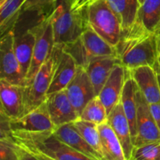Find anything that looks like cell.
Returning <instances> with one entry per match:
<instances>
[{
    "label": "cell",
    "mask_w": 160,
    "mask_h": 160,
    "mask_svg": "<svg viewBox=\"0 0 160 160\" xmlns=\"http://www.w3.org/2000/svg\"><path fill=\"white\" fill-rule=\"evenodd\" d=\"M115 48L117 57L127 70H131L142 66L155 67L156 34L148 31L137 20L131 28L122 32Z\"/></svg>",
    "instance_id": "6da1fadb"
},
{
    "label": "cell",
    "mask_w": 160,
    "mask_h": 160,
    "mask_svg": "<svg viewBox=\"0 0 160 160\" xmlns=\"http://www.w3.org/2000/svg\"><path fill=\"white\" fill-rule=\"evenodd\" d=\"M88 0H57L50 14L55 44L73 42L88 28Z\"/></svg>",
    "instance_id": "7a4b0ae2"
},
{
    "label": "cell",
    "mask_w": 160,
    "mask_h": 160,
    "mask_svg": "<svg viewBox=\"0 0 160 160\" xmlns=\"http://www.w3.org/2000/svg\"><path fill=\"white\" fill-rule=\"evenodd\" d=\"M14 142L27 150L37 151L55 160H96L61 142L53 132L12 133Z\"/></svg>",
    "instance_id": "3957f363"
},
{
    "label": "cell",
    "mask_w": 160,
    "mask_h": 160,
    "mask_svg": "<svg viewBox=\"0 0 160 160\" xmlns=\"http://www.w3.org/2000/svg\"><path fill=\"white\" fill-rule=\"evenodd\" d=\"M64 45L55 44L49 57L39 68L34 78L24 88L25 113L38 107L46 100L48 89L59 63Z\"/></svg>",
    "instance_id": "277c9868"
},
{
    "label": "cell",
    "mask_w": 160,
    "mask_h": 160,
    "mask_svg": "<svg viewBox=\"0 0 160 160\" xmlns=\"http://www.w3.org/2000/svg\"><path fill=\"white\" fill-rule=\"evenodd\" d=\"M63 50L70 55L78 67L86 69L96 57L117 56L115 47L98 35L90 26L78 38L64 45Z\"/></svg>",
    "instance_id": "5b68a950"
},
{
    "label": "cell",
    "mask_w": 160,
    "mask_h": 160,
    "mask_svg": "<svg viewBox=\"0 0 160 160\" xmlns=\"http://www.w3.org/2000/svg\"><path fill=\"white\" fill-rule=\"evenodd\" d=\"M87 21L106 42L114 47L117 45L122 34L121 25L106 0H92L88 3Z\"/></svg>",
    "instance_id": "8992f818"
},
{
    "label": "cell",
    "mask_w": 160,
    "mask_h": 160,
    "mask_svg": "<svg viewBox=\"0 0 160 160\" xmlns=\"http://www.w3.org/2000/svg\"><path fill=\"white\" fill-rule=\"evenodd\" d=\"M13 28L2 35L0 42V75L1 79L19 85L26 84V79L14 51Z\"/></svg>",
    "instance_id": "52a82bcc"
},
{
    "label": "cell",
    "mask_w": 160,
    "mask_h": 160,
    "mask_svg": "<svg viewBox=\"0 0 160 160\" xmlns=\"http://www.w3.org/2000/svg\"><path fill=\"white\" fill-rule=\"evenodd\" d=\"M34 28L36 33V40L32 61L25 85L31 81L42 64L48 59L55 45L54 33L50 15Z\"/></svg>",
    "instance_id": "ba28073f"
},
{
    "label": "cell",
    "mask_w": 160,
    "mask_h": 160,
    "mask_svg": "<svg viewBox=\"0 0 160 160\" xmlns=\"http://www.w3.org/2000/svg\"><path fill=\"white\" fill-rule=\"evenodd\" d=\"M137 135L134 147L160 142V131L150 110L149 104L138 88L137 90Z\"/></svg>",
    "instance_id": "9c48e42d"
},
{
    "label": "cell",
    "mask_w": 160,
    "mask_h": 160,
    "mask_svg": "<svg viewBox=\"0 0 160 160\" xmlns=\"http://www.w3.org/2000/svg\"><path fill=\"white\" fill-rule=\"evenodd\" d=\"M9 126L12 133L53 132L56 129L50 118L45 101L23 117L10 120Z\"/></svg>",
    "instance_id": "30bf717a"
},
{
    "label": "cell",
    "mask_w": 160,
    "mask_h": 160,
    "mask_svg": "<svg viewBox=\"0 0 160 160\" xmlns=\"http://www.w3.org/2000/svg\"><path fill=\"white\" fill-rule=\"evenodd\" d=\"M65 91L79 116L86 105L97 96L87 71L81 67H78L76 74Z\"/></svg>",
    "instance_id": "8fae6325"
},
{
    "label": "cell",
    "mask_w": 160,
    "mask_h": 160,
    "mask_svg": "<svg viewBox=\"0 0 160 160\" xmlns=\"http://www.w3.org/2000/svg\"><path fill=\"white\" fill-rule=\"evenodd\" d=\"M24 85L14 84L0 79V112L9 120H16L24 115Z\"/></svg>",
    "instance_id": "7c38bea8"
},
{
    "label": "cell",
    "mask_w": 160,
    "mask_h": 160,
    "mask_svg": "<svg viewBox=\"0 0 160 160\" xmlns=\"http://www.w3.org/2000/svg\"><path fill=\"white\" fill-rule=\"evenodd\" d=\"M46 104L48 113L55 128L73 123L79 115L69 99L65 90L48 95Z\"/></svg>",
    "instance_id": "4fadbf2b"
},
{
    "label": "cell",
    "mask_w": 160,
    "mask_h": 160,
    "mask_svg": "<svg viewBox=\"0 0 160 160\" xmlns=\"http://www.w3.org/2000/svg\"><path fill=\"white\" fill-rule=\"evenodd\" d=\"M127 73L128 70L121 63H117L98 94L108 114L120 102Z\"/></svg>",
    "instance_id": "5bb4252c"
},
{
    "label": "cell",
    "mask_w": 160,
    "mask_h": 160,
    "mask_svg": "<svg viewBox=\"0 0 160 160\" xmlns=\"http://www.w3.org/2000/svg\"><path fill=\"white\" fill-rule=\"evenodd\" d=\"M129 73L148 104L160 102L158 73L152 67L142 66L129 70Z\"/></svg>",
    "instance_id": "9a60e30c"
},
{
    "label": "cell",
    "mask_w": 160,
    "mask_h": 160,
    "mask_svg": "<svg viewBox=\"0 0 160 160\" xmlns=\"http://www.w3.org/2000/svg\"><path fill=\"white\" fill-rule=\"evenodd\" d=\"M108 123L121 143L126 159L130 160L134 148V145L131 138L129 122L123 112V106L120 102L109 113Z\"/></svg>",
    "instance_id": "2e32d148"
},
{
    "label": "cell",
    "mask_w": 160,
    "mask_h": 160,
    "mask_svg": "<svg viewBox=\"0 0 160 160\" xmlns=\"http://www.w3.org/2000/svg\"><path fill=\"white\" fill-rule=\"evenodd\" d=\"M54 135L59 140L73 149L96 160H104L101 156L86 142L73 123H67L56 128Z\"/></svg>",
    "instance_id": "e0dca14e"
},
{
    "label": "cell",
    "mask_w": 160,
    "mask_h": 160,
    "mask_svg": "<svg viewBox=\"0 0 160 160\" xmlns=\"http://www.w3.org/2000/svg\"><path fill=\"white\" fill-rule=\"evenodd\" d=\"M117 63L120 62L117 56H102L92 59L85 69L97 96Z\"/></svg>",
    "instance_id": "ac0fdd59"
},
{
    "label": "cell",
    "mask_w": 160,
    "mask_h": 160,
    "mask_svg": "<svg viewBox=\"0 0 160 160\" xmlns=\"http://www.w3.org/2000/svg\"><path fill=\"white\" fill-rule=\"evenodd\" d=\"M137 84L130 74L129 70H128L120 102L123 106V112L129 122L132 142L137 135Z\"/></svg>",
    "instance_id": "d6986e66"
},
{
    "label": "cell",
    "mask_w": 160,
    "mask_h": 160,
    "mask_svg": "<svg viewBox=\"0 0 160 160\" xmlns=\"http://www.w3.org/2000/svg\"><path fill=\"white\" fill-rule=\"evenodd\" d=\"M35 40L36 33L34 28L15 34L14 51L20 64L25 79L31 67Z\"/></svg>",
    "instance_id": "ffe728a7"
},
{
    "label": "cell",
    "mask_w": 160,
    "mask_h": 160,
    "mask_svg": "<svg viewBox=\"0 0 160 160\" xmlns=\"http://www.w3.org/2000/svg\"><path fill=\"white\" fill-rule=\"evenodd\" d=\"M78 67L73 58L63 50L47 95L65 90L76 74Z\"/></svg>",
    "instance_id": "44dd1931"
},
{
    "label": "cell",
    "mask_w": 160,
    "mask_h": 160,
    "mask_svg": "<svg viewBox=\"0 0 160 160\" xmlns=\"http://www.w3.org/2000/svg\"><path fill=\"white\" fill-rule=\"evenodd\" d=\"M104 160H127L121 143L109 123L98 126Z\"/></svg>",
    "instance_id": "7402d4cb"
},
{
    "label": "cell",
    "mask_w": 160,
    "mask_h": 160,
    "mask_svg": "<svg viewBox=\"0 0 160 160\" xmlns=\"http://www.w3.org/2000/svg\"><path fill=\"white\" fill-rule=\"evenodd\" d=\"M121 25L122 32L134 25L140 7L138 0H106Z\"/></svg>",
    "instance_id": "603a6c76"
},
{
    "label": "cell",
    "mask_w": 160,
    "mask_h": 160,
    "mask_svg": "<svg viewBox=\"0 0 160 160\" xmlns=\"http://www.w3.org/2000/svg\"><path fill=\"white\" fill-rule=\"evenodd\" d=\"M137 20L148 31L155 32L160 26V0H145L139 7Z\"/></svg>",
    "instance_id": "cb8c5ba5"
},
{
    "label": "cell",
    "mask_w": 160,
    "mask_h": 160,
    "mask_svg": "<svg viewBox=\"0 0 160 160\" xmlns=\"http://www.w3.org/2000/svg\"><path fill=\"white\" fill-rule=\"evenodd\" d=\"M25 0H7L0 6L1 35L12 30L15 26Z\"/></svg>",
    "instance_id": "d4e9b609"
},
{
    "label": "cell",
    "mask_w": 160,
    "mask_h": 160,
    "mask_svg": "<svg viewBox=\"0 0 160 160\" xmlns=\"http://www.w3.org/2000/svg\"><path fill=\"white\" fill-rule=\"evenodd\" d=\"M108 114L106 107L98 96L92 98L85 106L79 116V119L101 125L108 122Z\"/></svg>",
    "instance_id": "484cf974"
},
{
    "label": "cell",
    "mask_w": 160,
    "mask_h": 160,
    "mask_svg": "<svg viewBox=\"0 0 160 160\" xmlns=\"http://www.w3.org/2000/svg\"><path fill=\"white\" fill-rule=\"evenodd\" d=\"M73 125L81 135L84 138V140L102 157V151L101 140H100V134L98 131V125L91 122L85 121L78 118L73 122Z\"/></svg>",
    "instance_id": "4316f807"
},
{
    "label": "cell",
    "mask_w": 160,
    "mask_h": 160,
    "mask_svg": "<svg viewBox=\"0 0 160 160\" xmlns=\"http://www.w3.org/2000/svg\"><path fill=\"white\" fill-rule=\"evenodd\" d=\"M130 160H160V142L134 147Z\"/></svg>",
    "instance_id": "83f0119b"
},
{
    "label": "cell",
    "mask_w": 160,
    "mask_h": 160,
    "mask_svg": "<svg viewBox=\"0 0 160 160\" xmlns=\"http://www.w3.org/2000/svg\"><path fill=\"white\" fill-rule=\"evenodd\" d=\"M57 0H25L21 11L38 10L51 14Z\"/></svg>",
    "instance_id": "f1b7e54d"
},
{
    "label": "cell",
    "mask_w": 160,
    "mask_h": 160,
    "mask_svg": "<svg viewBox=\"0 0 160 160\" xmlns=\"http://www.w3.org/2000/svg\"><path fill=\"white\" fill-rule=\"evenodd\" d=\"M0 160H19L12 138L0 139Z\"/></svg>",
    "instance_id": "f546056e"
},
{
    "label": "cell",
    "mask_w": 160,
    "mask_h": 160,
    "mask_svg": "<svg viewBox=\"0 0 160 160\" xmlns=\"http://www.w3.org/2000/svg\"><path fill=\"white\" fill-rule=\"evenodd\" d=\"M14 143H15L16 145V150H17V156H18L19 160H39L34 155L30 152L29 151L23 148V147L20 146L19 145H17L15 142H14Z\"/></svg>",
    "instance_id": "4dcf8cb0"
},
{
    "label": "cell",
    "mask_w": 160,
    "mask_h": 160,
    "mask_svg": "<svg viewBox=\"0 0 160 160\" xmlns=\"http://www.w3.org/2000/svg\"><path fill=\"white\" fill-rule=\"evenodd\" d=\"M156 42V59L154 69L157 73H160V26L155 31Z\"/></svg>",
    "instance_id": "1f68e13d"
},
{
    "label": "cell",
    "mask_w": 160,
    "mask_h": 160,
    "mask_svg": "<svg viewBox=\"0 0 160 160\" xmlns=\"http://www.w3.org/2000/svg\"><path fill=\"white\" fill-rule=\"evenodd\" d=\"M152 117L160 131V102L149 105Z\"/></svg>",
    "instance_id": "d6a6232c"
},
{
    "label": "cell",
    "mask_w": 160,
    "mask_h": 160,
    "mask_svg": "<svg viewBox=\"0 0 160 160\" xmlns=\"http://www.w3.org/2000/svg\"><path fill=\"white\" fill-rule=\"evenodd\" d=\"M28 151H29L30 152H31L33 155H34V156H35L39 160H55L54 159H52V158L48 157V156H45V155L42 154V153L39 152L33 151V150H28Z\"/></svg>",
    "instance_id": "836d02e7"
},
{
    "label": "cell",
    "mask_w": 160,
    "mask_h": 160,
    "mask_svg": "<svg viewBox=\"0 0 160 160\" xmlns=\"http://www.w3.org/2000/svg\"><path fill=\"white\" fill-rule=\"evenodd\" d=\"M7 0H0V6H2V4H4Z\"/></svg>",
    "instance_id": "e575fe53"
},
{
    "label": "cell",
    "mask_w": 160,
    "mask_h": 160,
    "mask_svg": "<svg viewBox=\"0 0 160 160\" xmlns=\"http://www.w3.org/2000/svg\"><path fill=\"white\" fill-rule=\"evenodd\" d=\"M138 1H139V3H140V6H141V5H142V3L145 1V0H138Z\"/></svg>",
    "instance_id": "d590c367"
},
{
    "label": "cell",
    "mask_w": 160,
    "mask_h": 160,
    "mask_svg": "<svg viewBox=\"0 0 160 160\" xmlns=\"http://www.w3.org/2000/svg\"><path fill=\"white\" fill-rule=\"evenodd\" d=\"M158 78H159V85H160V73H158Z\"/></svg>",
    "instance_id": "8d00e7d4"
},
{
    "label": "cell",
    "mask_w": 160,
    "mask_h": 160,
    "mask_svg": "<svg viewBox=\"0 0 160 160\" xmlns=\"http://www.w3.org/2000/svg\"><path fill=\"white\" fill-rule=\"evenodd\" d=\"M89 1H90V2H91V1H92V0H89Z\"/></svg>",
    "instance_id": "74e56055"
}]
</instances>
